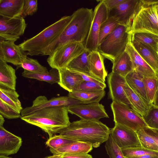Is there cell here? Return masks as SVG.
Listing matches in <instances>:
<instances>
[{"label": "cell", "mask_w": 158, "mask_h": 158, "mask_svg": "<svg viewBox=\"0 0 158 158\" xmlns=\"http://www.w3.org/2000/svg\"><path fill=\"white\" fill-rule=\"evenodd\" d=\"M92 9L81 8L72 14V18L59 37L48 47L41 55H48L68 42L83 43L88 35L93 16Z\"/></svg>", "instance_id": "1"}, {"label": "cell", "mask_w": 158, "mask_h": 158, "mask_svg": "<svg viewBox=\"0 0 158 158\" xmlns=\"http://www.w3.org/2000/svg\"><path fill=\"white\" fill-rule=\"evenodd\" d=\"M110 133V129L100 121L81 119L70 123L59 135L76 141L90 143L96 148L106 142Z\"/></svg>", "instance_id": "2"}, {"label": "cell", "mask_w": 158, "mask_h": 158, "mask_svg": "<svg viewBox=\"0 0 158 158\" xmlns=\"http://www.w3.org/2000/svg\"><path fill=\"white\" fill-rule=\"evenodd\" d=\"M68 112L67 107H50L38 110L20 118L40 128L50 137L56 134H59L70 124Z\"/></svg>", "instance_id": "3"}, {"label": "cell", "mask_w": 158, "mask_h": 158, "mask_svg": "<svg viewBox=\"0 0 158 158\" xmlns=\"http://www.w3.org/2000/svg\"><path fill=\"white\" fill-rule=\"evenodd\" d=\"M72 17V15L62 17L35 36L24 40L19 46L27 55H41L44 50L60 35Z\"/></svg>", "instance_id": "4"}, {"label": "cell", "mask_w": 158, "mask_h": 158, "mask_svg": "<svg viewBox=\"0 0 158 158\" xmlns=\"http://www.w3.org/2000/svg\"><path fill=\"white\" fill-rule=\"evenodd\" d=\"M128 27L119 24L99 44L98 51L112 63L125 50L131 37Z\"/></svg>", "instance_id": "5"}, {"label": "cell", "mask_w": 158, "mask_h": 158, "mask_svg": "<svg viewBox=\"0 0 158 158\" xmlns=\"http://www.w3.org/2000/svg\"><path fill=\"white\" fill-rule=\"evenodd\" d=\"M110 107L115 124L125 126L135 131L148 127L142 117L129 106L112 101Z\"/></svg>", "instance_id": "6"}, {"label": "cell", "mask_w": 158, "mask_h": 158, "mask_svg": "<svg viewBox=\"0 0 158 158\" xmlns=\"http://www.w3.org/2000/svg\"><path fill=\"white\" fill-rule=\"evenodd\" d=\"M85 50L83 43L68 42L48 56L47 62L52 68L59 70L65 68L71 60Z\"/></svg>", "instance_id": "7"}, {"label": "cell", "mask_w": 158, "mask_h": 158, "mask_svg": "<svg viewBox=\"0 0 158 158\" xmlns=\"http://www.w3.org/2000/svg\"><path fill=\"white\" fill-rule=\"evenodd\" d=\"M144 32L158 35V16L155 6H143L133 19L129 33Z\"/></svg>", "instance_id": "8"}, {"label": "cell", "mask_w": 158, "mask_h": 158, "mask_svg": "<svg viewBox=\"0 0 158 158\" xmlns=\"http://www.w3.org/2000/svg\"><path fill=\"white\" fill-rule=\"evenodd\" d=\"M98 1L100 2L93 10L89 31L84 43L85 49L91 52L98 51L100 29L102 24L109 17V10L103 0Z\"/></svg>", "instance_id": "9"}, {"label": "cell", "mask_w": 158, "mask_h": 158, "mask_svg": "<svg viewBox=\"0 0 158 158\" xmlns=\"http://www.w3.org/2000/svg\"><path fill=\"white\" fill-rule=\"evenodd\" d=\"M142 6L141 0H125L109 10V17L114 18L119 24L126 26L130 30L133 19Z\"/></svg>", "instance_id": "10"}, {"label": "cell", "mask_w": 158, "mask_h": 158, "mask_svg": "<svg viewBox=\"0 0 158 158\" xmlns=\"http://www.w3.org/2000/svg\"><path fill=\"white\" fill-rule=\"evenodd\" d=\"M85 104L69 96L54 97L48 100L44 96L37 97L31 106L23 109L21 112L22 117L29 115L40 109L50 107L64 106L68 107Z\"/></svg>", "instance_id": "11"}, {"label": "cell", "mask_w": 158, "mask_h": 158, "mask_svg": "<svg viewBox=\"0 0 158 158\" xmlns=\"http://www.w3.org/2000/svg\"><path fill=\"white\" fill-rule=\"evenodd\" d=\"M27 26L21 16L10 18L0 15V39L15 42L24 34Z\"/></svg>", "instance_id": "12"}, {"label": "cell", "mask_w": 158, "mask_h": 158, "mask_svg": "<svg viewBox=\"0 0 158 158\" xmlns=\"http://www.w3.org/2000/svg\"><path fill=\"white\" fill-rule=\"evenodd\" d=\"M68 112L79 117L81 119L99 121L102 118H109L104 106L99 102L76 105L68 108Z\"/></svg>", "instance_id": "13"}, {"label": "cell", "mask_w": 158, "mask_h": 158, "mask_svg": "<svg viewBox=\"0 0 158 158\" xmlns=\"http://www.w3.org/2000/svg\"><path fill=\"white\" fill-rule=\"evenodd\" d=\"M110 135L121 149L141 146L136 131L125 126L115 124Z\"/></svg>", "instance_id": "14"}, {"label": "cell", "mask_w": 158, "mask_h": 158, "mask_svg": "<svg viewBox=\"0 0 158 158\" xmlns=\"http://www.w3.org/2000/svg\"><path fill=\"white\" fill-rule=\"evenodd\" d=\"M15 42L0 39V58L17 66L22 64L27 56Z\"/></svg>", "instance_id": "15"}, {"label": "cell", "mask_w": 158, "mask_h": 158, "mask_svg": "<svg viewBox=\"0 0 158 158\" xmlns=\"http://www.w3.org/2000/svg\"><path fill=\"white\" fill-rule=\"evenodd\" d=\"M107 81L109 89V96L115 101L130 106L123 90V86L126 83L125 78L111 72L108 74Z\"/></svg>", "instance_id": "16"}, {"label": "cell", "mask_w": 158, "mask_h": 158, "mask_svg": "<svg viewBox=\"0 0 158 158\" xmlns=\"http://www.w3.org/2000/svg\"><path fill=\"white\" fill-rule=\"evenodd\" d=\"M125 51L131 58L134 70L143 77H158V73L147 64L135 49L131 42V35Z\"/></svg>", "instance_id": "17"}, {"label": "cell", "mask_w": 158, "mask_h": 158, "mask_svg": "<svg viewBox=\"0 0 158 158\" xmlns=\"http://www.w3.org/2000/svg\"><path fill=\"white\" fill-rule=\"evenodd\" d=\"M22 143V138L0 126V155L8 156L16 153Z\"/></svg>", "instance_id": "18"}, {"label": "cell", "mask_w": 158, "mask_h": 158, "mask_svg": "<svg viewBox=\"0 0 158 158\" xmlns=\"http://www.w3.org/2000/svg\"><path fill=\"white\" fill-rule=\"evenodd\" d=\"M135 49L152 69L158 73V53L151 47L131 38Z\"/></svg>", "instance_id": "19"}, {"label": "cell", "mask_w": 158, "mask_h": 158, "mask_svg": "<svg viewBox=\"0 0 158 158\" xmlns=\"http://www.w3.org/2000/svg\"><path fill=\"white\" fill-rule=\"evenodd\" d=\"M89 60L90 74L105 82L108 74L104 66L103 56L98 51L92 52L89 56Z\"/></svg>", "instance_id": "20"}, {"label": "cell", "mask_w": 158, "mask_h": 158, "mask_svg": "<svg viewBox=\"0 0 158 158\" xmlns=\"http://www.w3.org/2000/svg\"><path fill=\"white\" fill-rule=\"evenodd\" d=\"M58 70L60 80L58 84L69 92L73 91L77 85L83 80L79 74L66 68Z\"/></svg>", "instance_id": "21"}, {"label": "cell", "mask_w": 158, "mask_h": 158, "mask_svg": "<svg viewBox=\"0 0 158 158\" xmlns=\"http://www.w3.org/2000/svg\"><path fill=\"white\" fill-rule=\"evenodd\" d=\"M90 143L76 141L65 144L55 150H50L53 155L88 154L93 149Z\"/></svg>", "instance_id": "22"}, {"label": "cell", "mask_w": 158, "mask_h": 158, "mask_svg": "<svg viewBox=\"0 0 158 158\" xmlns=\"http://www.w3.org/2000/svg\"><path fill=\"white\" fill-rule=\"evenodd\" d=\"M123 89L131 108L142 117L152 105L147 103L129 86L127 83L123 85Z\"/></svg>", "instance_id": "23"}, {"label": "cell", "mask_w": 158, "mask_h": 158, "mask_svg": "<svg viewBox=\"0 0 158 158\" xmlns=\"http://www.w3.org/2000/svg\"><path fill=\"white\" fill-rule=\"evenodd\" d=\"M25 0H0V15L10 18L21 16Z\"/></svg>", "instance_id": "24"}, {"label": "cell", "mask_w": 158, "mask_h": 158, "mask_svg": "<svg viewBox=\"0 0 158 158\" xmlns=\"http://www.w3.org/2000/svg\"><path fill=\"white\" fill-rule=\"evenodd\" d=\"M125 78L129 86L147 103L152 105L149 103L147 99L143 81V77L133 70L128 73Z\"/></svg>", "instance_id": "25"}, {"label": "cell", "mask_w": 158, "mask_h": 158, "mask_svg": "<svg viewBox=\"0 0 158 158\" xmlns=\"http://www.w3.org/2000/svg\"><path fill=\"white\" fill-rule=\"evenodd\" d=\"M17 78L15 69L0 58V84L15 90Z\"/></svg>", "instance_id": "26"}, {"label": "cell", "mask_w": 158, "mask_h": 158, "mask_svg": "<svg viewBox=\"0 0 158 158\" xmlns=\"http://www.w3.org/2000/svg\"><path fill=\"white\" fill-rule=\"evenodd\" d=\"M112 72L124 77L134 70L131 58L125 51L113 62Z\"/></svg>", "instance_id": "27"}, {"label": "cell", "mask_w": 158, "mask_h": 158, "mask_svg": "<svg viewBox=\"0 0 158 158\" xmlns=\"http://www.w3.org/2000/svg\"><path fill=\"white\" fill-rule=\"evenodd\" d=\"M104 90L100 91H73L68 96L85 104L99 102L105 96Z\"/></svg>", "instance_id": "28"}, {"label": "cell", "mask_w": 158, "mask_h": 158, "mask_svg": "<svg viewBox=\"0 0 158 158\" xmlns=\"http://www.w3.org/2000/svg\"><path fill=\"white\" fill-rule=\"evenodd\" d=\"M19 96L15 90L0 84V99L21 113L23 109Z\"/></svg>", "instance_id": "29"}, {"label": "cell", "mask_w": 158, "mask_h": 158, "mask_svg": "<svg viewBox=\"0 0 158 158\" xmlns=\"http://www.w3.org/2000/svg\"><path fill=\"white\" fill-rule=\"evenodd\" d=\"M90 52L86 50L71 60L65 68L72 71L90 74L89 60Z\"/></svg>", "instance_id": "30"}, {"label": "cell", "mask_w": 158, "mask_h": 158, "mask_svg": "<svg viewBox=\"0 0 158 158\" xmlns=\"http://www.w3.org/2000/svg\"><path fill=\"white\" fill-rule=\"evenodd\" d=\"M22 75L25 77L45 81L51 84L58 83L60 80L59 70L53 68L48 72L40 73H33L24 70Z\"/></svg>", "instance_id": "31"}, {"label": "cell", "mask_w": 158, "mask_h": 158, "mask_svg": "<svg viewBox=\"0 0 158 158\" xmlns=\"http://www.w3.org/2000/svg\"><path fill=\"white\" fill-rule=\"evenodd\" d=\"M131 38L151 47L158 52V35L147 33L137 32L132 34Z\"/></svg>", "instance_id": "32"}, {"label": "cell", "mask_w": 158, "mask_h": 158, "mask_svg": "<svg viewBox=\"0 0 158 158\" xmlns=\"http://www.w3.org/2000/svg\"><path fill=\"white\" fill-rule=\"evenodd\" d=\"M22 68L24 70L36 73L48 72L47 69L41 65L37 60L27 57L20 65L17 66L16 69Z\"/></svg>", "instance_id": "33"}, {"label": "cell", "mask_w": 158, "mask_h": 158, "mask_svg": "<svg viewBox=\"0 0 158 158\" xmlns=\"http://www.w3.org/2000/svg\"><path fill=\"white\" fill-rule=\"evenodd\" d=\"M119 25L116 19L112 17H108L107 19L101 26L99 34L98 46Z\"/></svg>", "instance_id": "34"}, {"label": "cell", "mask_w": 158, "mask_h": 158, "mask_svg": "<svg viewBox=\"0 0 158 158\" xmlns=\"http://www.w3.org/2000/svg\"><path fill=\"white\" fill-rule=\"evenodd\" d=\"M141 146L150 150L158 152V147L145 128L136 131Z\"/></svg>", "instance_id": "35"}, {"label": "cell", "mask_w": 158, "mask_h": 158, "mask_svg": "<svg viewBox=\"0 0 158 158\" xmlns=\"http://www.w3.org/2000/svg\"><path fill=\"white\" fill-rule=\"evenodd\" d=\"M143 81L147 99L152 105L158 85V77H143Z\"/></svg>", "instance_id": "36"}, {"label": "cell", "mask_w": 158, "mask_h": 158, "mask_svg": "<svg viewBox=\"0 0 158 158\" xmlns=\"http://www.w3.org/2000/svg\"><path fill=\"white\" fill-rule=\"evenodd\" d=\"M148 127L158 130V107L152 105L142 117Z\"/></svg>", "instance_id": "37"}, {"label": "cell", "mask_w": 158, "mask_h": 158, "mask_svg": "<svg viewBox=\"0 0 158 158\" xmlns=\"http://www.w3.org/2000/svg\"><path fill=\"white\" fill-rule=\"evenodd\" d=\"M121 150L124 156L126 158L139 156L146 154H156L158 152L147 149L141 146L123 148Z\"/></svg>", "instance_id": "38"}, {"label": "cell", "mask_w": 158, "mask_h": 158, "mask_svg": "<svg viewBox=\"0 0 158 158\" xmlns=\"http://www.w3.org/2000/svg\"><path fill=\"white\" fill-rule=\"evenodd\" d=\"M76 141H77L67 138L60 135H54L49 137L45 144L49 148L50 150H55L65 144Z\"/></svg>", "instance_id": "39"}, {"label": "cell", "mask_w": 158, "mask_h": 158, "mask_svg": "<svg viewBox=\"0 0 158 158\" xmlns=\"http://www.w3.org/2000/svg\"><path fill=\"white\" fill-rule=\"evenodd\" d=\"M105 142V149L110 158H126L110 135Z\"/></svg>", "instance_id": "40"}, {"label": "cell", "mask_w": 158, "mask_h": 158, "mask_svg": "<svg viewBox=\"0 0 158 158\" xmlns=\"http://www.w3.org/2000/svg\"><path fill=\"white\" fill-rule=\"evenodd\" d=\"M0 114L4 118L8 119L18 118L22 117L20 113L1 99Z\"/></svg>", "instance_id": "41"}, {"label": "cell", "mask_w": 158, "mask_h": 158, "mask_svg": "<svg viewBox=\"0 0 158 158\" xmlns=\"http://www.w3.org/2000/svg\"><path fill=\"white\" fill-rule=\"evenodd\" d=\"M106 87V84L102 85L83 80L77 85L73 91H100L104 90Z\"/></svg>", "instance_id": "42"}, {"label": "cell", "mask_w": 158, "mask_h": 158, "mask_svg": "<svg viewBox=\"0 0 158 158\" xmlns=\"http://www.w3.org/2000/svg\"><path fill=\"white\" fill-rule=\"evenodd\" d=\"M38 1L25 0V2L21 16L23 18L32 15L37 10Z\"/></svg>", "instance_id": "43"}, {"label": "cell", "mask_w": 158, "mask_h": 158, "mask_svg": "<svg viewBox=\"0 0 158 158\" xmlns=\"http://www.w3.org/2000/svg\"><path fill=\"white\" fill-rule=\"evenodd\" d=\"M73 72L79 74L82 77L83 80L84 81L94 82L102 85H106L105 82H102L101 80L97 78L90 74L76 71Z\"/></svg>", "instance_id": "44"}, {"label": "cell", "mask_w": 158, "mask_h": 158, "mask_svg": "<svg viewBox=\"0 0 158 158\" xmlns=\"http://www.w3.org/2000/svg\"><path fill=\"white\" fill-rule=\"evenodd\" d=\"M125 0H103L109 10L116 7Z\"/></svg>", "instance_id": "45"}, {"label": "cell", "mask_w": 158, "mask_h": 158, "mask_svg": "<svg viewBox=\"0 0 158 158\" xmlns=\"http://www.w3.org/2000/svg\"><path fill=\"white\" fill-rule=\"evenodd\" d=\"M61 158H93L88 154H61Z\"/></svg>", "instance_id": "46"}, {"label": "cell", "mask_w": 158, "mask_h": 158, "mask_svg": "<svg viewBox=\"0 0 158 158\" xmlns=\"http://www.w3.org/2000/svg\"><path fill=\"white\" fill-rule=\"evenodd\" d=\"M145 128L148 133L153 139L158 147V131L155 129L149 127Z\"/></svg>", "instance_id": "47"}, {"label": "cell", "mask_w": 158, "mask_h": 158, "mask_svg": "<svg viewBox=\"0 0 158 158\" xmlns=\"http://www.w3.org/2000/svg\"><path fill=\"white\" fill-rule=\"evenodd\" d=\"M143 6H155L158 4V0H141Z\"/></svg>", "instance_id": "48"}, {"label": "cell", "mask_w": 158, "mask_h": 158, "mask_svg": "<svg viewBox=\"0 0 158 158\" xmlns=\"http://www.w3.org/2000/svg\"><path fill=\"white\" fill-rule=\"evenodd\" d=\"M131 158H158V153L156 154H146L140 156L132 157Z\"/></svg>", "instance_id": "49"}, {"label": "cell", "mask_w": 158, "mask_h": 158, "mask_svg": "<svg viewBox=\"0 0 158 158\" xmlns=\"http://www.w3.org/2000/svg\"><path fill=\"white\" fill-rule=\"evenodd\" d=\"M152 105L158 107V85Z\"/></svg>", "instance_id": "50"}, {"label": "cell", "mask_w": 158, "mask_h": 158, "mask_svg": "<svg viewBox=\"0 0 158 158\" xmlns=\"http://www.w3.org/2000/svg\"><path fill=\"white\" fill-rule=\"evenodd\" d=\"M61 154L53 155L52 156H50L44 158H61Z\"/></svg>", "instance_id": "51"}, {"label": "cell", "mask_w": 158, "mask_h": 158, "mask_svg": "<svg viewBox=\"0 0 158 158\" xmlns=\"http://www.w3.org/2000/svg\"><path fill=\"white\" fill-rule=\"evenodd\" d=\"M4 122L5 120L3 116L0 114V126H3Z\"/></svg>", "instance_id": "52"}, {"label": "cell", "mask_w": 158, "mask_h": 158, "mask_svg": "<svg viewBox=\"0 0 158 158\" xmlns=\"http://www.w3.org/2000/svg\"><path fill=\"white\" fill-rule=\"evenodd\" d=\"M0 158H13L11 157H8L7 156L0 155Z\"/></svg>", "instance_id": "53"}, {"label": "cell", "mask_w": 158, "mask_h": 158, "mask_svg": "<svg viewBox=\"0 0 158 158\" xmlns=\"http://www.w3.org/2000/svg\"><path fill=\"white\" fill-rule=\"evenodd\" d=\"M156 13L158 16V4L155 6Z\"/></svg>", "instance_id": "54"}, {"label": "cell", "mask_w": 158, "mask_h": 158, "mask_svg": "<svg viewBox=\"0 0 158 158\" xmlns=\"http://www.w3.org/2000/svg\"><path fill=\"white\" fill-rule=\"evenodd\" d=\"M157 130L158 131V130Z\"/></svg>", "instance_id": "55"}, {"label": "cell", "mask_w": 158, "mask_h": 158, "mask_svg": "<svg viewBox=\"0 0 158 158\" xmlns=\"http://www.w3.org/2000/svg\"></svg>", "instance_id": "56"}]
</instances>
